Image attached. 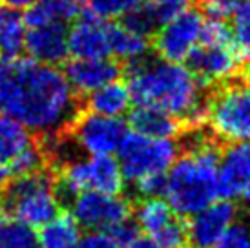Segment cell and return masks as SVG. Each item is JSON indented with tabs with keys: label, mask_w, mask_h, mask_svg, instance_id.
Instances as JSON below:
<instances>
[{
	"label": "cell",
	"mask_w": 250,
	"mask_h": 248,
	"mask_svg": "<svg viewBox=\"0 0 250 248\" xmlns=\"http://www.w3.org/2000/svg\"><path fill=\"white\" fill-rule=\"evenodd\" d=\"M77 95L64 71L31 57L0 61V115L42 137L62 135L77 117Z\"/></svg>",
	"instance_id": "6da1fadb"
},
{
	"label": "cell",
	"mask_w": 250,
	"mask_h": 248,
	"mask_svg": "<svg viewBox=\"0 0 250 248\" xmlns=\"http://www.w3.org/2000/svg\"><path fill=\"white\" fill-rule=\"evenodd\" d=\"M126 86L135 106L167 111L179 119L183 128L192 131L207 124L203 86L181 62L145 57L130 64Z\"/></svg>",
	"instance_id": "7a4b0ae2"
},
{
	"label": "cell",
	"mask_w": 250,
	"mask_h": 248,
	"mask_svg": "<svg viewBox=\"0 0 250 248\" xmlns=\"http://www.w3.org/2000/svg\"><path fill=\"white\" fill-rule=\"evenodd\" d=\"M219 148L208 137L197 139L187 152L177 155L167 172L165 201L179 217H190L219 199L217 190Z\"/></svg>",
	"instance_id": "3957f363"
},
{
	"label": "cell",
	"mask_w": 250,
	"mask_h": 248,
	"mask_svg": "<svg viewBox=\"0 0 250 248\" xmlns=\"http://www.w3.org/2000/svg\"><path fill=\"white\" fill-rule=\"evenodd\" d=\"M4 208L9 217L31 228H41L61 212V195L55 177L44 168L15 177L4 188Z\"/></svg>",
	"instance_id": "277c9868"
},
{
	"label": "cell",
	"mask_w": 250,
	"mask_h": 248,
	"mask_svg": "<svg viewBox=\"0 0 250 248\" xmlns=\"http://www.w3.org/2000/svg\"><path fill=\"white\" fill-rule=\"evenodd\" d=\"M117 153L126 183H135L148 175H167L179 155V146L174 139L146 137L128 131Z\"/></svg>",
	"instance_id": "5b68a950"
},
{
	"label": "cell",
	"mask_w": 250,
	"mask_h": 248,
	"mask_svg": "<svg viewBox=\"0 0 250 248\" xmlns=\"http://www.w3.org/2000/svg\"><path fill=\"white\" fill-rule=\"evenodd\" d=\"M126 179L121 165L113 155H88L84 159H71L59 172V192L64 195H77L81 192L123 193Z\"/></svg>",
	"instance_id": "8992f818"
},
{
	"label": "cell",
	"mask_w": 250,
	"mask_h": 248,
	"mask_svg": "<svg viewBox=\"0 0 250 248\" xmlns=\"http://www.w3.org/2000/svg\"><path fill=\"white\" fill-rule=\"evenodd\" d=\"M207 124L215 139L227 143L250 141V88L223 84L207 103Z\"/></svg>",
	"instance_id": "52a82bcc"
},
{
	"label": "cell",
	"mask_w": 250,
	"mask_h": 248,
	"mask_svg": "<svg viewBox=\"0 0 250 248\" xmlns=\"http://www.w3.org/2000/svg\"><path fill=\"white\" fill-rule=\"evenodd\" d=\"M247 57L239 51L236 42H203L187 57L188 66L195 81L203 88H214L230 83L237 75Z\"/></svg>",
	"instance_id": "ba28073f"
},
{
	"label": "cell",
	"mask_w": 250,
	"mask_h": 248,
	"mask_svg": "<svg viewBox=\"0 0 250 248\" xmlns=\"http://www.w3.org/2000/svg\"><path fill=\"white\" fill-rule=\"evenodd\" d=\"M205 21L207 19L201 11L190 7L159 24L152 41L157 57L172 62L187 61V57L201 41Z\"/></svg>",
	"instance_id": "9c48e42d"
},
{
	"label": "cell",
	"mask_w": 250,
	"mask_h": 248,
	"mask_svg": "<svg viewBox=\"0 0 250 248\" xmlns=\"http://www.w3.org/2000/svg\"><path fill=\"white\" fill-rule=\"evenodd\" d=\"M71 215L88 230H111L130 221L132 205L121 193L88 190L71 197Z\"/></svg>",
	"instance_id": "30bf717a"
},
{
	"label": "cell",
	"mask_w": 250,
	"mask_h": 248,
	"mask_svg": "<svg viewBox=\"0 0 250 248\" xmlns=\"http://www.w3.org/2000/svg\"><path fill=\"white\" fill-rule=\"evenodd\" d=\"M75 145L86 155H113L128 133L121 117H104L99 113L77 115L70 126Z\"/></svg>",
	"instance_id": "8fae6325"
},
{
	"label": "cell",
	"mask_w": 250,
	"mask_h": 248,
	"mask_svg": "<svg viewBox=\"0 0 250 248\" xmlns=\"http://www.w3.org/2000/svg\"><path fill=\"white\" fill-rule=\"evenodd\" d=\"M187 237L194 248H214L237 221V207L230 199H215L188 217Z\"/></svg>",
	"instance_id": "7c38bea8"
},
{
	"label": "cell",
	"mask_w": 250,
	"mask_h": 248,
	"mask_svg": "<svg viewBox=\"0 0 250 248\" xmlns=\"http://www.w3.org/2000/svg\"><path fill=\"white\" fill-rule=\"evenodd\" d=\"M250 185V141L229 143L219 152L217 161V190L221 199L243 197Z\"/></svg>",
	"instance_id": "4fadbf2b"
},
{
	"label": "cell",
	"mask_w": 250,
	"mask_h": 248,
	"mask_svg": "<svg viewBox=\"0 0 250 248\" xmlns=\"http://www.w3.org/2000/svg\"><path fill=\"white\" fill-rule=\"evenodd\" d=\"M64 75L75 95H88L104 84L117 81L121 77V66L111 57L99 59H73L68 62Z\"/></svg>",
	"instance_id": "5bb4252c"
},
{
	"label": "cell",
	"mask_w": 250,
	"mask_h": 248,
	"mask_svg": "<svg viewBox=\"0 0 250 248\" xmlns=\"http://www.w3.org/2000/svg\"><path fill=\"white\" fill-rule=\"evenodd\" d=\"M68 51L73 59L110 57L108 22L84 15L77 17L68 29Z\"/></svg>",
	"instance_id": "9a60e30c"
},
{
	"label": "cell",
	"mask_w": 250,
	"mask_h": 248,
	"mask_svg": "<svg viewBox=\"0 0 250 248\" xmlns=\"http://www.w3.org/2000/svg\"><path fill=\"white\" fill-rule=\"evenodd\" d=\"M24 49L28 51V57L42 64L59 66L70 55L68 31L62 24H42L26 28Z\"/></svg>",
	"instance_id": "2e32d148"
},
{
	"label": "cell",
	"mask_w": 250,
	"mask_h": 248,
	"mask_svg": "<svg viewBox=\"0 0 250 248\" xmlns=\"http://www.w3.org/2000/svg\"><path fill=\"white\" fill-rule=\"evenodd\" d=\"M108 44L110 57L128 64L145 59L150 49L148 35L130 28L125 22H108Z\"/></svg>",
	"instance_id": "e0dca14e"
},
{
	"label": "cell",
	"mask_w": 250,
	"mask_h": 248,
	"mask_svg": "<svg viewBox=\"0 0 250 248\" xmlns=\"http://www.w3.org/2000/svg\"><path fill=\"white\" fill-rule=\"evenodd\" d=\"M128 124L132 131L157 139H174L183 130V123L179 119L170 115L167 111L148 108V106H135L128 111Z\"/></svg>",
	"instance_id": "ac0fdd59"
},
{
	"label": "cell",
	"mask_w": 250,
	"mask_h": 248,
	"mask_svg": "<svg viewBox=\"0 0 250 248\" xmlns=\"http://www.w3.org/2000/svg\"><path fill=\"white\" fill-rule=\"evenodd\" d=\"M132 95L126 83L111 81L86 95L88 110L104 117H123L132 108Z\"/></svg>",
	"instance_id": "d6986e66"
},
{
	"label": "cell",
	"mask_w": 250,
	"mask_h": 248,
	"mask_svg": "<svg viewBox=\"0 0 250 248\" xmlns=\"http://www.w3.org/2000/svg\"><path fill=\"white\" fill-rule=\"evenodd\" d=\"M132 214L135 227L152 239L159 237L179 217L163 197H143L139 205L132 210Z\"/></svg>",
	"instance_id": "ffe728a7"
},
{
	"label": "cell",
	"mask_w": 250,
	"mask_h": 248,
	"mask_svg": "<svg viewBox=\"0 0 250 248\" xmlns=\"http://www.w3.org/2000/svg\"><path fill=\"white\" fill-rule=\"evenodd\" d=\"M83 9L81 0H37L24 13L26 28L42 24H62L73 22Z\"/></svg>",
	"instance_id": "44dd1931"
},
{
	"label": "cell",
	"mask_w": 250,
	"mask_h": 248,
	"mask_svg": "<svg viewBox=\"0 0 250 248\" xmlns=\"http://www.w3.org/2000/svg\"><path fill=\"white\" fill-rule=\"evenodd\" d=\"M41 248H79L81 243V225L71 214L59 212L48 223H44L39 232Z\"/></svg>",
	"instance_id": "7402d4cb"
},
{
	"label": "cell",
	"mask_w": 250,
	"mask_h": 248,
	"mask_svg": "<svg viewBox=\"0 0 250 248\" xmlns=\"http://www.w3.org/2000/svg\"><path fill=\"white\" fill-rule=\"evenodd\" d=\"M33 145V133L24 124L7 115H0V165L7 166L17 155Z\"/></svg>",
	"instance_id": "603a6c76"
},
{
	"label": "cell",
	"mask_w": 250,
	"mask_h": 248,
	"mask_svg": "<svg viewBox=\"0 0 250 248\" xmlns=\"http://www.w3.org/2000/svg\"><path fill=\"white\" fill-rule=\"evenodd\" d=\"M0 248H41L35 228L13 217H0Z\"/></svg>",
	"instance_id": "cb8c5ba5"
},
{
	"label": "cell",
	"mask_w": 250,
	"mask_h": 248,
	"mask_svg": "<svg viewBox=\"0 0 250 248\" xmlns=\"http://www.w3.org/2000/svg\"><path fill=\"white\" fill-rule=\"evenodd\" d=\"M26 24L24 19L7 9L4 21L0 24V55L17 57L24 51Z\"/></svg>",
	"instance_id": "d4e9b609"
},
{
	"label": "cell",
	"mask_w": 250,
	"mask_h": 248,
	"mask_svg": "<svg viewBox=\"0 0 250 248\" xmlns=\"http://www.w3.org/2000/svg\"><path fill=\"white\" fill-rule=\"evenodd\" d=\"M81 2L86 9V15L104 22L125 19L126 15H130L141 4V0H81Z\"/></svg>",
	"instance_id": "484cf974"
},
{
	"label": "cell",
	"mask_w": 250,
	"mask_h": 248,
	"mask_svg": "<svg viewBox=\"0 0 250 248\" xmlns=\"http://www.w3.org/2000/svg\"><path fill=\"white\" fill-rule=\"evenodd\" d=\"M230 33L239 51L250 57V0H237L230 15Z\"/></svg>",
	"instance_id": "4316f807"
},
{
	"label": "cell",
	"mask_w": 250,
	"mask_h": 248,
	"mask_svg": "<svg viewBox=\"0 0 250 248\" xmlns=\"http://www.w3.org/2000/svg\"><path fill=\"white\" fill-rule=\"evenodd\" d=\"M195 2L197 0H141V7L148 13L153 24L159 26L181 11L190 9Z\"/></svg>",
	"instance_id": "83f0119b"
},
{
	"label": "cell",
	"mask_w": 250,
	"mask_h": 248,
	"mask_svg": "<svg viewBox=\"0 0 250 248\" xmlns=\"http://www.w3.org/2000/svg\"><path fill=\"white\" fill-rule=\"evenodd\" d=\"M44 163H46L44 152H42L37 145H33V146H29L28 150H24L21 155H17V157L7 165V170H9L11 175L19 177V175H26V173L37 172V170L44 168Z\"/></svg>",
	"instance_id": "f1b7e54d"
},
{
	"label": "cell",
	"mask_w": 250,
	"mask_h": 248,
	"mask_svg": "<svg viewBox=\"0 0 250 248\" xmlns=\"http://www.w3.org/2000/svg\"><path fill=\"white\" fill-rule=\"evenodd\" d=\"M214 248H250V221H236Z\"/></svg>",
	"instance_id": "f546056e"
},
{
	"label": "cell",
	"mask_w": 250,
	"mask_h": 248,
	"mask_svg": "<svg viewBox=\"0 0 250 248\" xmlns=\"http://www.w3.org/2000/svg\"><path fill=\"white\" fill-rule=\"evenodd\" d=\"M201 2V13L208 21L227 22L234 11L237 0H199Z\"/></svg>",
	"instance_id": "4dcf8cb0"
},
{
	"label": "cell",
	"mask_w": 250,
	"mask_h": 248,
	"mask_svg": "<svg viewBox=\"0 0 250 248\" xmlns=\"http://www.w3.org/2000/svg\"><path fill=\"white\" fill-rule=\"evenodd\" d=\"M165 181H167V175H148L132 185L135 186V192L141 197H163Z\"/></svg>",
	"instance_id": "1f68e13d"
},
{
	"label": "cell",
	"mask_w": 250,
	"mask_h": 248,
	"mask_svg": "<svg viewBox=\"0 0 250 248\" xmlns=\"http://www.w3.org/2000/svg\"><path fill=\"white\" fill-rule=\"evenodd\" d=\"M79 248H121L115 237L108 230H90L81 237Z\"/></svg>",
	"instance_id": "d6a6232c"
},
{
	"label": "cell",
	"mask_w": 250,
	"mask_h": 248,
	"mask_svg": "<svg viewBox=\"0 0 250 248\" xmlns=\"http://www.w3.org/2000/svg\"><path fill=\"white\" fill-rule=\"evenodd\" d=\"M108 232H111L121 248H130V245L139 237V228L135 227V223H130V221H125L123 225L111 228Z\"/></svg>",
	"instance_id": "836d02e7"
},
{
	"label": "cell",
	"mask_w": 250,
	"mask_h": 248,
	"mask_svg": "<svg viewBox=\"0 0 250 248\" xmlns=\"http://www.w3.org/2000/svg\"><path fill=\"white\" fill-rule=\"evenodd\" d=\"M2 2V6L7 7V9H11V11H21V9H28L29 6H33L37 0H0Z\"/></svg>",
	"instance_id": "e575fe53"
},
{
	"label": "cell",
	"mask_w": 250,
	"mask_h": 248,
	"mask_svg": "<svg viewBox=\"0 0 250 248\" xmlns=\"http://www.w3.org/2000/svg\"><path fill=\"white\" fill-rule=\"evenodd\" d=\"M130 248H165V247L159 245L155 239H152V237L146 235V237H137V239L130 245Z\"/></svg>",
	"instance_id": "d590c367"
},
{
	"label": "cell",
	"mask_w": 250,
	"mask_h": 248,
	"mask_svg": "<svg viewBox=\"0 0 250 248\" xmlns=\"http://www.w3.org/2000/svg\"><path fill=\"white\" fill-rule=\"evenodd\" d=\"M9 177H11V173H9V170H7V166L0 165V192H4L6 185L9 183Z\"/></svg>",
	"instance_id": "8d00e7d4"
},
{
	"label": "cell",
	"mask_w": 250,
	"mask_h": 248,
	"mask_svg": "<svg viewBox=\"0 0 250 248\" xmlns=\"http://www.w3.org/2000/svg\"><path fill=\"white\" fill-rule=\"evenodd\" d=\"M245 84H247V86H249L250 88V62L249 64H247V66H245Z\"/></svg>",
	"instance_id": "74e56055"
},
{
	"label": "cell",
	"mask_w": 250,
	"mask_h": 248,
	"mask_svg": "<svg viewBox=\"0 0 250 248\" xmlns=\"http://www.w3.org/2000/svg\"><path fill=\"white\" fill-rule=\"evenodd\" d=\"M243 199H245V203H247V207L250 208V185H249V188L245 190V193H243Z\"/></svg>",
	"instance_id": "f35d334b"
},
{
	"label": "cell",
	"mask_w": 250,
	"mask_h": 248,
	"mask_svg": "<svg viewBox=\"0 0 250 248\" xmlns=\"http://www.w3.org/2000/svg\"><path fill=\"white\" fill-rule=\"evenodd\" d=\"M6 13H7V7L0 6V24H2V21H4V17H6Z\"/></svg>",
	"instance_id": "ab89813d"
},
{
	"label": "cell",
	"mask_w": 250,
	"mask_h": 248,
	"mask_svg": "<svg viewBox=\"0 0 250 248\" xmlns=\"http://www.w3.org/2000/svg\"><path fill=\"white\" fill-rule=\"evenodd\" d=\"M0 214H2V205H0Z\"/></svg>",
	"instance_id": "60d3db41"
}]
</instances>
